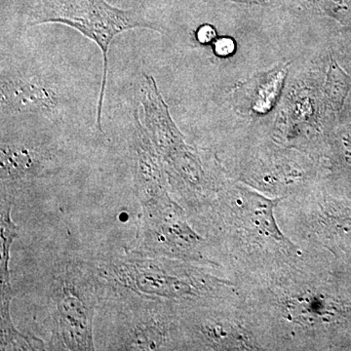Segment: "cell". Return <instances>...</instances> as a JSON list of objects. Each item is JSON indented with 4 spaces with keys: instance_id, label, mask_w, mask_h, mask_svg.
Masks as SVG:
<instances>
[{
    "instance_id": "obj_13",
    "label": "cell",
    "mask_w": 351,
    "mask_h": 351,
    "mask_svg": "<svg viewBox=\"0 0 351 351\" xmlns=\"http://www.w3.org/2000/svg\"><path fill=\"white\" fill-rule=\"evenodd\" d=\"M138 1H143V2H144V1H145V0H138Z\"/></svg>"
},
{
    "instance_id": "obj_3",
    "label": "cell",
    "mask_w": 351,
    "mask_h": 351,
    "mask_svg": "<svg viewBox=\"0 0 351 351\" xmlns=\"http://www.w3.org/2000/svg\"><path fill=\"white\" fill-rule=\"evenodd\" d=\"M103 294L129 295L165 302L195 299L209 289L202 276L165 257L127 251L124 255L95 261Z\"/></svg>"
},
{
    "instance_id": "obj_7",
    "label": "cell",
    "mask_w": 351,
    "mask_h": 351,
    "mask_svg": "<svg viewBox=\"0 0 351 351\" xmlns=\"http://www.w3.org/2000/svg\"><path fill=\"white\" fill-rule=\"evenodd\" d=\"M45 169V156L38 147L27 143L2 138L0 149L1 195L14 198L16 189L43 177Z\"/></svg>"
},
{
    "instance_id": "obj_10",
    "label": "cell",
    "mask_w": 351,
    "mask_h": 351,
    "mask_svg": "<svg viewBox=\"0 0 351 351\" xmlns=\"http://www.w3.org/2000/svg\"><path fill=\"white\" fill-rule=\"evenodd\" d=\"M328 92L334 107L341 108L343 107L346 94L350 86V76L346 75L343 69H339L336 64L332 66L330 71L329 80H328Z\"/></svg>"
},
{
    "instance_id": "obj_8",
    "label": "cell",
    "mask_w": 351,
    "mask_h": 351,
    "mask_svg": "<svg viewBox=\"0 0 351 351\" xmlns=\"http://www.w3.org/2000/svg\"><path fill=\"white\" fill-rule=\"evenodd\" d=\"M0 350H45L43 339L32 332H20L14 325L11 316L13 289L0 288Z\"/></svg>"
},
{
    "instance_id": "obj_1",
    "label": "cell",
    "mask_w": 351,
    "mask_h": 351,
    "mask_svg": "<svg viewBox=\"0 0 351 351\" xmlns=\"http://www.w3.org/2000/svg\"><path fill=\"white\" fill-rule=\"evenodd\" d=\"M50 339L53 350H95V314L103 286L94 262L60 258L51 267L47 283Z\"/></svg>"
},
{
    "instance_id": "obj_9",
    "label": "cell",
    "mask_w": 351,
    "mask_h": 351,
    "mask_svg": "<svg viewBox=\"0 0 351 351\" xmlns=\"http://www.w3.org/2000/svg\"><path fill=\"white\" fill-rule=\"evenodd\" d=\"M13 197L1 195L0 203V240H1V258H0V283L1 286L11 285L10 263L11 248L15 239L19 237L18 226L11 218Z\"/></svg>"
},
{
    "instance_id": "obj_11",
    "label": "cell",
    "mask_w": 351,
    "mask_h": 351,
    "mask_svg": "<svg viewBox=\"0 0 351 351\" xmlns=\"http://www.w3.org/2000/svg\"><path fill=\"white\" fill-rule=\"evenodd\" d=\"M215 53L219 56H226L230 55L233 49L232 40L228 38L218 39L215 41Z\"/></svg>"
},
{
    "instance_id": "obj_2",
    "label": "cell",
    "mask_w": 351,
    "mask_h": 351,
    "mask_svg": "<svg viewBox=\"0 0 351 351\" xmlns=\"http://www.w3.org/2000/svg\"><path fill=\"white\" fill-rule=\"evenodd\" d=\"M25 25L61 24L80 32L99 46L103 56V78L97 108L96 126L103 133L101 112L107 89L110 44L123 32L160 27L138 9H120L107 0H31L25 11Z\"/></svg>"
},
{
    "instance_id": "obj_5",
    "label": "cell",
    "mask_w": 351,
    "mask_h": 351,
    "mask_svg": "<svg viewBox=\"0 0 351 351\" xmlns=\"http://www.w3.org/2000/svg\"><path fill=\"white\" fill-rule=\"evenodd\" d=\"M144 78L141 95L142 122L166 177L174 184L200 189L205 178L200 157L184 142L154 76L145 75Z\"/></svg>"
},
{
    "instance_id": "obj_6",
    "label": "cell",
    "mask_w": 351,
    "mask_h": 351,
    "mask_svg": "<svg viewBox=\"0 0 351 351\" xmlns=\"http://www.w3.org/2000/svg\"><path fill=\"white\" fill-rule=\"evenodd\" d=\"M0 104L2 113H34L52 119L62 112L63 95L43 73L2 71Z\"/></svg>"
},
{
    "instance_id": "obj_12",
    "label": "cell",
    "mask_w": 351,
    "mask_h": 351,
    "mask_svg": "<svg viewBox=\"0 0 351 351\" xmlns=\"http://www.w3.org/2000/svg\"><path fill=\"white\" fill-rule=\"evenodd\" d=\"M198 40L200 41L201 43H210V41L213 40L215 36H216V34H215V29L211 25H206L201 27L199 29H198Z\"/></svg>"
},
{
    "instance_id": "obj_4",
    "label": "cell",
    "mask_w": 351,
    "mask_h": 351,
    "mask_svg": "<svg viewBox=\"0 0 351 351\" xmlns=\"http://www.w3.org/2000/svg\"><path fill=\"white\" fill-rule=\"evenodd\" d=\"M100 304L110 308L101 350H172L176 332L172 304L129 295L103 294Z\"/></svg>"
}]
</instances>
